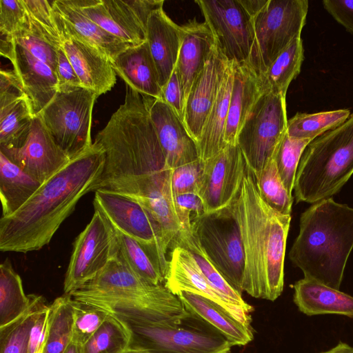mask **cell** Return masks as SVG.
Returning a JSON list of instances; mask_svg holds the SVG:
<instances>
[{
  "instance_id": "cell-1",
  "label": "cell",
  "mask_w": 353,
  "mask_h": 353,
  "mask_svg": "<svg viewBox=\"0 0 353 353\" xmlns=\"http://www.w3.org/2000/svg\"><path fill=\"white\" fill-rule=\"evenodd\" d=\"M105 153L99 188L142 205L161 223L172 243L181 226L174 210L168 165L143 95L126 85L124 103L94 141Z\"/></svg>"
},
{
  "instance_id": "cell-2",
  "label": "cell",
  "mask_w": 353,
  "mask_h": 353,
  "mask_svg": "<svg viewBox=\"0 0 353 353\" xmlns=\"http://www.w3.org/2000/svg\"><path fill=\"white\" fill-rule=\"evenodd\" d=\"M105 153L94 142L41 184L17 211L0 219V250L27 253L47 245L79 201L99 188Z\"/></svg>"
},
{
  "instance_id": "cell-3",
  "label": "cell",
  "mask_w": 353,
  "mask_h": 353,
  "mask_svg": "<svg viewBox=\"0 0 353 353\" xmlns=\"http://www.w3.org/2000/svg\"><path fill=\"white\" fill-rule=\"evenodd\" d=\"M230 207L239 225L245 254L241 291L273 301L283 290L291 216L280 214L265 203L248 166Z\"/></svg>"
},
{
  "instance_id": "cell-4",
  "label": "cell",
  "mask_w": 353,
  "mask_h": 353,
  "mask_svg": "<svg viewBox=\"0 0 353 353\" xmlns=\"http://www.w3.org/2000/svg\"><path fill=\"white\" fill-rule=\"evenodd\" d=\"M299 228L290 259L304 278L339 290L353 249V208L323 199L301 214Z\"/></svg>"
},
{
  "instance_id": "cell-5",
  "label": "cell",
  "mask_w": 353,
  "mask_h": 353,
  "mask_svg": "<svg viewBox=\"0 0 353 353\" xmlns=\"http://www.w3.org/2000/svg\"><path fill=\"white\" fill-rule=\"evenodd\" d=\"M70 295L110 313H129L151 323H177L190 315L176 295L165 285L139 276L117 254L97 276Z\"/></svg>"
},
{
  "instance_id": "cell-6",
  "label": "cell",
  "mask_w": 353,
  "mask_h": 353,
  "mask_svg": "<svg viewBox=\"0 0 353 353\" xmlns=\"http://www.w3.org/2000/svg\"><path fill=\"white\" fill-rule=\"evenodd\" d=\"M353 174V113L342 124L313 139L301 157L296 201L315 203L337 193Z\"/></svg>"
},
{
  "instance_id": "cell-7",
  "label": "cell",
  "mask_w": 353,
  "mask_h": 353,
  "mask_svg": "<svg viewBox=\"0 0 353 353\" xmlns=\"http://www.w3.org/2000/svg\"><path fill=\"white\" fill-rule=\"evenodd\" d=\"M132 330L133 342L155 353H230L232 345L220 332L190 314L177 323H155L129 313H114Z\"/></svg>"
},
{
  "instance_id": "cell-8",
  "label": "cell",
  "mask_w": 353,
  "mask_h": 353,
  "mask_svg": "<svg viewBox=\"0 0 353 353\" xmlns=\"http://www.w3.org/2000/svg\"><path fill=\"white\" fill-rule=\"evenodd\" d=\"M307 0H268L253 18L254 39L247 63L257 75L265 72L305 24Z\"/></svg>"
},
{
  "instance_id": "cell-9",
  "label": "cell",
  "mask_w": 353,
  "mask_h": 353,
  "mask_svg": "<svg viewBox=\"0 0 353 353\" xmlns=\"http://www.w3.org/2000/svg\"><path fill=\"white\" fill-rule=\"evenodd\" d=\"M94 208L99 210L119 231L137 241L164 278L172 241L154 216L142 205L101 189L94 192Z\"/></svg>"
},
{
  "instance_id": "cell-10",
  "label": "cell",
  "mask_w": 353,
  "mask_h": 353,
  "mask_svg": "<svg viewBox=\"0 0 353 353\" xmlns=\"http://www.w3.org/2000/svg\"><path fill=\"white\" fill-rule=\"evenodd\" d=\"M191 234L216 269L241 293L245 254L239 225L230 204L194 219Z\"/></svg>"
},
{
  "instance_id": "cell-11",
  "label": "cell",
  "mask_w": 353,
  "mask_h": 353,
  "mask_svg": "<svg viewBox=\"0 0 353 353\" xmlns=\"http://www.w3.org/2000/svg\"><path fill=\"white\" fill-rule=\"evenodd\" d=\"M97 94L83 87L59 89L39 114L56 143L70 159L92 145V114Z\"/></svg>"
},
{
  "instance_id": "cell-12",
  "label": "cell",
  "mask_w": 353,
  "mask_h": 353,
  "mask_svg": "<svg viewBox=\"0 0 353 353\" xmlns=\"http://www.w3.org/2000/svg\"><path fill=\"white\" fill-rule=\"evenodd\" d=\"M285 97L261 94L238 133L236 144L254 177L272 158L286 134Z\"/></svg>"
},
{
  "instance_id": "cell-13",
  "label": "cell",
  "mask_w": 353,
  "mask_h": 353,
  "mask_svg": "<svg viewBox=\"0 0 353 353\" xmlns=\"http://www.w3.org/2000/svg\"><path fill=\"white\" fill-rule=\"evenodd\" d=\"M114 228L98 210L73 242L63 281L64 294H71L93 279L118 253Z\"/></svg>"
},
{
  "instance_id": "cell-14",
  "label": "cell",
  "mask_w": 353,
  "mask_h": 353,
  "mask_svg": "<svg viewBox=\"0 0 353 353\" xmlns=\"http://www.w3.org/2000/svg\"><path fill=\"white\" fill-rule=\"evenodd\" d=\"M216 46L233 63L247 62L254 39L253 18L240 0H196Z\"/></svg>"
},
{
  "instance_id": "cell-15",
  "label": "cell",
  "mask_w": 353,
  "mask_h": 353,
  "mask_svg": "<svg viewBox=\"0 0 353 353\" xmlns=\"http://www.w3.org/2000/svg\"><path fill=\"white\" fill-rule=\"evenodd\" d=\"M90 20L130 46L146 41L150 14L163 0H72Z\"/></svg>"
},
{
  "instance_id": "cell-16",
  "label": "cell",
  "mask_w": 353,
  "mask_h": 353,
  "mask_svg": "<svg viewBox=\"0 0 353 353\" xmlns=\"http://www.w3.org/2000/svg\"><path fill=\"white\" fill-rule=\"evenodd\" d=\"M204 161L198 194L210 212L228 206L236 197L248 165L236 143L226 145Z\"/></svg>"
},
{
  "instance_id": "cell-17",
  "label": "cell",
  "mask_w": 353,
  "mask_h": 353,
  "mask_svg": "<svg viewBox=\"0 0 353 353\" xmlns=\"http://www.w3.org/2000/svg\"><path fill=\"white\" fill-rule=\"evenodd\" d=\"M0 54L12 63V70L29 100L34 117L39 115L58 91L56 73L8 37L1 39Z\"/></svg>"
},
{
  "instance_id": "cell-18",
  "label": "cell",
  "mask_w": 353,
  "mask_h": 353,
  "mask_svg": "<svg viewBox=\"0 0 353 353\" xmlns=\"http://www.w3.org/2000/svg\"><path fill=\"white\" fill-rule=\"evenodd\" d=\"M0 151L41 184L70 160L56 143L39 115L34 117L29 135L21 147H0Z\"/></svg>"
},
{
  "instance_id": "cell-19",
  "label": "cell",
  "mask_w": 353,
  "mask_h": 353,
  "mask_svg": "<svg viewBox=\"0 0 353 353\" xmlns=\"http://www.w3.org/2000/svg\"><path fill=\"white\" fill-rule=\"evenodd\" d=\"M174 294L186 291L210 300L241 323L251 326L250 312L232 303L206 281L191 252L180 245L172 247L165 285Z\"/></svg>"
},
{
  "instance_id": "cell-20",
  "label": "cell",
  "mask_w": 353,
  "mask_h": 353,
  "mask_svg": "<svg viewBox=\"0 0 353 353\" xmlns=\"http://www.w3.org/2000/svg\"><path fill=\"white\" fill-rule=\"evenodd\" d=\"M230 63L215 46L189 91L185 101L183 123L196 143L217 97Z\"/></svg>"
},
{
  "instance_id": "cell-21",
  "label": "cell",
  "mask_w": 353,
  "mask_h": 353,
  "mask_svg": "<svg viewBox=\"0 0 353 353\" xmlns=\"http://www.w3.org/2000/svg\"><path fill=\"white\" fill-rule=\"evenodd\" d=\"M34 115L13 70L0 71V147L17 148L26 142Z\"/></svg>"
},
{
  "instance_id": "cell-22",
  "label": "cell",
  "mask_w": 353,
  "mask_h": 353,
  "mask_svg": "<svg viewBox=\"0 0 353 353\" xmlns=\"http://www.w3.org/2000/svg\"><path fill=\"white\" fill-rule=\"evenodd\" d=\"M148 111L166 162L172 169L199 158L196 141L163 101L145 96Z\"/></svg>"
},
{
  "instance_id": "cell-23",
  "label": "cell",
  "mask_w": 353,
  "mask_h": 353,
  "mask_svg": "<svg viewBox=\"0 0 353 353\" xmlns=\"http://www.w3.org/2000/svg\"><path fill=\"white\" fill-rule=\"evenodd\" d=\"M61 47L73 66L82 86L97 97L110 91L117 81L110 59L97 48L61 34Z\"/></svg>"
},
{
  "instance_id": "cell-24",
  "label": "cell",
  "mask_w": 353,
  "mask_h": 353,
  "mask_svg": "<svg viewBox=\"0 0 353 353\" xmlns=\"http://www.w3.org/2000/svg\"><path fill=\"white\" fill-rule=\"evenodd\" d=\"M52 6L61 37L64 34L84 41L101 50L111 61L130 47L87 17L72 0L52 1Z\"/></svg>"
},
{
  "instance_id": "cell-25",
  "label": "cell",
  "mask_w": 353,
  "mask_h": 353,
  "mask_svg": "<svg viewBox=\"0 0 353 353\" xmlns=\"http://www.w3.org/2000/svg\"><path fill=\"white\" fill-rule=\"evenodd\" d=\"M181 34V26L175 23L166 14L163 7L150 14L147 22L146 41L158 72L161 88L176 65Z\"/></svg>"
},
{
  "instance_id": "cell-26",
  "label": "cell",
  "mask_w": 353,
  "mask_h": 353,
  "mask_svg": "<svg viewBox=\"0 0 353 353\" xmlns=\"http://www.w3.org/2000/svg\"><path fill=\"white\" fill-rule=\"evenodd\" d=\"M181 31L176 68L186 101L194 79L206 64L216 43L212 32L205 22L190 20L181 26Z\"/></svg>"
},
{
  "instance_id": "cell-27",
  "label": "cell",
  "mask_w": 353,
  "mask_h": 353,
  "mask_svg": "<svg viewBox=\"0 0 353 353\" xmlns=\"http://www.w3.org/2000/svg\"><path fill=\"white\" fill-rule=\"evenodd\" d=\"M111 63L116 74L131 88L143 95L161 99L159 74L147 41L128 47Z\"/></svg>"
},
{
  "instance_id": "cell-28",
  "label": "cell",
  "mask_w": 353,
  "mask_h": 353,
  "mask_svg": "<svg viewBox=\"0 0 353 353\" xmlns=\"http://www.w3.org/2000/svg\"><path fill=\"white\" fill-rule=\"evenodd\" d=\"M234 78L224 141L236 143V137L248 115L261 94L259 77L247 62L233 63Z\"/></svg>"
},
{
  "instance_id": "cell-29",
  "label": "cell",
  "mask_w": 353,
  "mask_h": 353,
  "mask_svg": "<svg viewBox=\"0 0 353 353\" xmlns=\"http://www.w3.org/2000/svg\"><path fill=\"white\" fill-rule=\"evenodd\" d=\"M293 300L307 316L338 314L353 318V296L317 281L303 278L294 286Z\"/></svg>"
},
{
  "instance_id": "cell-30",
  "label": "cell",
  "mask_w": 353,
  "mask_h": 353,
  "mask_svg": "<svg viewBox=\"0 0 353 353\" xmlns=\"http://www.w3.org/2000/svg\"><path fill=\"white\" fill-rule=\"evenodd\" d=\"M176 295L188 312L213 327L232 346L245 345L252 341L251 326L241 323L210 300L186 291H180Z\"/></svg>"
},
{
  "instance_id": "cell-31",
  "label": "cell",
  "mask_w": 353,
  "mask_h": 353,
  "mask_svg": "<svg viewBox=\"0 0 353 353\" xmlns=\"http://www.w3.org/2000/svg\"><path fill=\"white\" fill-rule=\"evenodd\" d=\"M233 78V64L230 63L197 142L199 156L203 161L215 156L228 145L224 141V134Z\"/></svg>"
},
{
  "instance_id": "cell-32",
  "label": "cell",
  "mask_w": 353,
  "mask_h": 353,
  "mask_svg": "<svg viewBox=\"0 0 353 353\" xmlns=\"http://www.w3.org/2000/svg\"><path fill=\"white\" fill-rule=\"evenodd\" d=\"M41 185V183L12 162L0 151L1 216H8L17 211Z\"/></svg>"
},
{
  "instance_id": "cell-33",
  "label": "cell",
  "mask_w": 353,
  "mask_h": 353,
  "mask_svg": "<svg viewBox=\"0 0 353 353\" xmlns=\"http://www.w3.org/2000/svg\"><path fill=\"white\" fill-rule=\"evenodd\" d=\"M303 59V41L297 37L278 55L265 72L258 75L261 94L286 96L290 83L300 73Z\"/></svg>"
},
{
  "instance_id": "cell-34",
  "label": "cell",
  "mask_w": 353,
  "mask_h": 353,
  "mask_svg": "<svg viewBox=\"0 0 353 353\" xmlns=\"http://www.w3.org/2000/svg\"><path fill=\"white\" fill-rule=\"evenodd\" d=\"M30 304V294H25L20 276L6 259L0 265V327L21 316Z\"/></svg>"
},
{
  "instance_id": "cell-35",
  "label": "cell",
  "mask_w": 353,
  "mask_h": 353,
  "mask_svg": "<svg viewBox=\"0 0 353 353\" xmlns=\"http://www.w3.org/2000/svg\"><path fill=\"white\" fill-rule=\"evenodd\" d=\"M73 299L63 294L50 304L43 353H63L71 342L73 325Z\"/></svg>"
},
{
  "instance_id": "cell-36",
  "label": "cell",
  "mask_w": 353,
  "mask_h": 353,
  "mask_svg": "<svg viewBox=\"0 0 353 353\" xmlns=\"http://www.w3.org/2000/svg\"><path fill=\"white\" fill-rule=\"evenodd\" d=\"M133 341V334L126 322L110 313L90 339L82 345L83 353H122Z\"/></svg>"
},
{
  "instance_id": "cell-37",
  "label": "cell",
  "mask_w": 353,
  "mask_h": 353,
  "mask_svg": "<svg viewBox=\"0 0 353 353\" xmlns=\"http://www.w3.org/2000/svg\"><path fill=\"white\" fill-rule=\"evenodd\" d=\"M350 115L347 109L316 113H296L288 120L286 134L298 139L313 140L345 121Z\"/></svg>"
},
{
  "instance_id": "cell-38",
  "label": "cell",
  "mask_w": 353,
  "mask_h": 353,
  "mask_svg": "<svg viewBox=\"0 0 353 353\" xmlns=\"http://www.w3.org/2000/svg\"><path fill=\"white\" fill-rule=\"evenodd\" d=\"M29 309L10 324L0 327V353H28L31 327L38 312L46 305L40 295L30 294Z\"/></svg>"
},
{
  "instance_id": "cell-39",
  "label": "cell",
  "mask_w": 353,
  "mask_h": 353,
  "mask_svg": "<svg viewBox=\"0 0 353 353\" xmlns=\"http://www.w3.org/2000/svg\"><path fill=\"white\" fill-rule=\"evenodd\" d=\"M174 245L182 246L191 252L202 274L216 292L234 305L250 311L252 310V306L243 299L241 293L235 290L212 265L192 234L177 239L173 243L172 246Z\"/></svg>"
},
{
  "instance_id": "cell-40",
  "label": "cell",
  "mask_w": 353,
  "mask_h": 353,
  "mask_svg": "<svg viewBox=\"0 0 353 353\" xmlns=\"http://www.w3.org/2000/svg\"><path fill=\"white\" fill-rule=\"evenodd\" d=\"M114 229L119 248L117 255L120 259L147 281L154 285H161L165 282V278L143 248L134 239Z\"/></svg>"
},
{
  "instance_id": "cell-41",
  "label": "cell",
  "mask_w": 353,
  "mask_h": 353,
  "mask_svg": "<svg viewBox=\"0 0 353 353\" xmlns=\"http://www.w3.org/2000/svg\"><path fill=\"white\" fill-rule=\"evenodd\" d=\"M254 179L265 203L280 214L290 215L293 198L281 181L273 157Z\"/></svg>"
},
{
  "instance_id": "cell-42",
  "label": "cell",
  "mask_w": 353,
  "mask_h": 353,
  "mask_svg": "<svg viewBox=\"0 0 353 353\" xmlns=\"http://www.w3.org/2000/svg\"><path fill=\"white\" fill-rule=\"evenodd\" d=\"M312 141L291 138L285 134L274 153L273 157L279 174L290 195L294 190L296 174L301 157Z\"/></svg>"
},
{
  "instance_id": "cell-43",
  "label": "cell",
  "mask_w": 353,
  "mask_h": 353,
  "mask_svg": "<svg viewBox=\"0 0 353 353\" xmlns=\"http://www.w3.org/2000/svg\"><path fill=\"white\" fill-rule=\"evenodd\" d=\"M30 26L56 48L61 47V37L57 23L52 1L22 0Z\"/></svg>"
},
{
  "instance_id": "cell-44",
  "label": "cell",
  "mask_w": 353,
  "mask_h": 353,
  "mask_svg": "<svg viewBox=\"0 0 353 353\" xmlns=\"http://www.w3.org/2000/svg\"><path fill=\"white\" fill-rule=\"evenodd\" d=\"M72 304L73 325L71 341L83 345L101 327L110 312L74 299Z\"/></svg>"
},
{
  "instance_id": "cell-45",
  "label": "cell",
  "mask_w": 353,
  "mask_h": 353,
  "mask_svg": "<svg viewBox=\"0 0 353 353\" xmlns=\"http://www.w3.org/2000/svg\"><path fill=\"white\" fill-rule=\"evenodd\" d=\"M5 37L18 43L35 58L48 65L56 73L57 48L44 39L30 25L28 28L20 30L12 37Z\"/></svg>"
},
{
  "instance_id": "cell-46",
  "label": "cell",
  "mask_w": 353,
  "mask_h": 353,
  "mask_svg": "<svg viewBox=\"0 0 353 353\" xmlns=\"http://www.w3.org/2000/svg\"><path fill=\"white\" fill-rule=\"evenodd\" d=\"M174 210L181 226V232L177 239L190 236L192 221L206 213L202 199L195 192L175 195Z\"/></svg>"
},
{
  "instance_id": "cell-47",
  "label": "cell",
  "mask_w": 353,
  "mask_h": 353,
  "mask_svg": "<svg viewBox=\"0 0 353 353\" xmlns=\"http://www.w3.org/2000/svg\"><path fill=\"white\" fill-rule=\"evenodd\" d=\"M29 27V17L22 0L0 1V32L2 37H12Z\"/></svg>"
},
{
  "instance_id": "cell-48",
  "label": "cell",
  "mask_w": 353,
  "mask_h": 353,
  "mask_svg": "<svg viewBox=\"0 0 353 353\" xmlns=\"http://www.w3.org/2000/svg\"><path fill=\"white\" fill-rule=\"evenodd\" d=\"M205 161L201 158L172 169L171 186L174 196L198 193Z\"/></svg>"
},
{
  "instance_id": "cell-49",
  "label": "cell",
  "mask_w": 353,
  "mask_h": 353,
  "mask_svg": "<svg viewBox=\"0 0 353 353\" xmlns=\"http://www.w3.org/2000/svg\"><path fill=\"white\" fill-rule=\"evenodd\" d=\"M160 99L168 104L183 121L185 97L176 67L166 83L161 88Z\"/></svg>"
},
{
  "instance_id": "cell-50",
  "label": "cell",
  "mask_w": 353,
  "mask_h": 353,
  "mask_svg": "<svg viewBox=\"0 0 353 353\" xmlns=\"http://www.w3.org/2000/svg\"><path fill=\"white\" fill-rule=\"evenodd\" d=\"M50 304L38 312L31 327L28 353H43L48 323Z\"/></svg>"
},
{
  "instance_id": "cell-51",
  "label": "cell",
  "mask_w": 353,
  "mask_h": 353,
  "mask_svg": "<svg viewBox=\"0 0 353 353\" xmlns=\"http://www.w3.org/2000/svg\"><path fill=\"white\" fill-rule=\"evenodd\" d=\"M322 3L336 22L353 34V0H323Z\"/></svg>"
},
{
  "instance_id": "cell-52",
  "label": "cell",
  "mask_w": 353,
  "mask_h": 353,
  "mask_svg": "<svg viewBox=\"0 0 353 353\" xmlns=\"http://www.w3.org/2000/svg\"><path fill=\"white\" fill-rule=\"evenodd\" d=\"M57 54L56 74L59 83L58 90L68 87H83L62 47L57 49Z\"/></svg>"
},
{
  "instance_id": "cell-53",
  "label": "cell",
  "mask_w": 353,
  "mask_h": 353,
  "mask_svg": "<svg viewBox=\"0 0 353 353\" xmlns=\"http://www.w3.org/2000/svg\"><path fill=\"white\" fill-rule=\"evenodd\" d=\"M268 0H240L241 3L254 18L266 5Z\"/></svg>"
},
{
  "instance_id": "cell-54",
  "label": "cell",
  "mask_w": 353,
  "mask_h": 353,
  "mask_svg": "<svg viewBox=\"0 0 353 353\" xmlns=\"http://www.w3.org/2000/svg\"><path fill=\"white\" fill-rule=\"evenodd\" d=\"M321 353H353V347L344 342H339L334 347Z\"/></svg>"
},
{
  "instance_id": "cell-55",
  "label": "cell",
  "mask_w": 353,
  "mask_h": 353,
  "mask_svg": "<svg viewBox=\"0 0 353 353\" xmlns=\"http://www.w3.org/2000/svg\"><path fill=\"white\" fill-rule=\"evenodd\" d=\"M122 353H155L152 350L136 343L132 341V344Z\"/></svg>"
},
{
  "instance_id": "cell-56",
  "label": "cell",
  "mask_w": 353,
  "mask_h": 353,
  "mask_svg": "<svg viewBox=\"0 0 353 353\" xmlns=\"http://www.w3.org/2000/svg\"><path fill=\"white\" fill-rule=\"evenodd\" d=\"M63 353H83L82 345L71 341Z\"/></svg>"
}]
</instances>
